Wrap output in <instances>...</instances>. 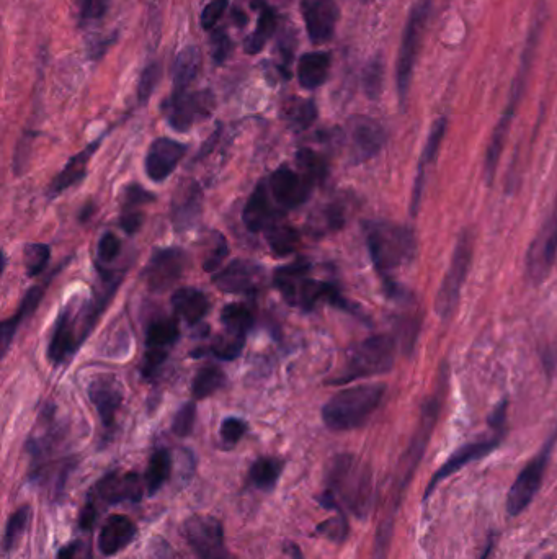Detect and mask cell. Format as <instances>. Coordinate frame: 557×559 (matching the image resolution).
Masks as SVG:
<instances>
[{"label": "cell", "mask_w": 557, "mask_h": 559, "mask_svg": "<svg viewBox=\"0 0 557 559\" xmlns=\"http://www.w3.org/2000/svg\"><path fill=\"white\" fill-rule=\"evenodd\" d=\"M317 501L326 509L348 510L358 519H365L373 506L370 468L353 455H339L327 473V491L317 497Z\"/></svg>", "instance_id": "1"}, {"label": "cell", "mask_w": 557, "mask_h": 559, "mask_svg": "<svg viewBox=\"0 0 557 559\" xmlns=\"http://www.w3.org/2000/svg\"><path fill=\"white\" fill-rule=\"evenodd\" d=\"M365 238L376 272L383 278L389 295H394L397 291L394 273L407 267L417 254L414 231L391 221H368Z\"/></svg>", "instance_id": "2"}, {"label": "cell", "mask_w": 557, "mask_h": 559, "mask_svg": "<svg viewBox=\"0 0 557 559\" xmlns=\"http://www.w3.org/2000/svg\"><path fill=\"white\" fill-rule=\"evenodd\" d=\"M386 386L361 385L340 391L322 407V421L334 432L358 429L383 403Z\"/></svg>", "instance_id": "3"}, {"label": "cell", "mask_w": 557, "mask_h": 559, "mask_svg": "<svg viewBox=\"0 0 557 559\" xmlns=\"http://www.w3.org/2000/svg\"><path fill=\"white\" fill-rule=\"evenodd\" d=\"M446 385H448V376L445 370L440 372V381H438L437 390L435 394L427 399L424 404L422 414H420L419 424L415 427L414 435L410 440L409 448H407L406 455L402 457L401 465L397 470L396 481H394L393 499L394 506L399 507L401 502L402 492L406 491L409 486L410 479L414 476L420 460L424 457L425 448H427L428 440L432 437L433 429L437 425L438 417L442 412L443 399H445Z\"/></svg>", "instance_id": "4"}, {"label": "cell", "mask_w": 557, "mask_h": 559, "mask_svg": "<svg viewBox=\"0 0 557 559\" xmlns=\"http://www.w3.org/2000/svg\"><path fill=\"white\" fill-rule=\"evenodd\" d=\"M543 23V15H538L535 23H533V27H531L530 35H528L526 48L523 51L522 64H520L518 74L515 76L512 95H510V100H508L507 108H505L504 115L500 118L499 125L495 126L494 133H492L491 144H489L486 154V177L489 184L494 179L495 170L499 166L500 154H502V149H504L508 130H510L515 113H517L518 103L522 100L523 92H525L526 81H528V76H530L531 64H533L536 48H538V43H540Z\"/></svg>", "instance_id": "5"}, {"label": "cell", "mask_w": 557, "mask_h": 559, "mask_svg": "<svg viewBox=\"0 0 557 559\" xmlns=\"http://www.w3.org/2000/svg\"><path fill=\"white\" fill-rule=\"evenodd\" d=\"M397 342L391 336H375L355 345L347 357L344 372L334 380L335 385H345L361 378L388 373L394 367Z\"/></svg>", "instance_id": "6"}, {"label": "cell", "mask_w": 557, "mask_h": 559, "mask_svg": "<svg viewBox=\"0 0 557 559\" xmlns=\"http://www.w3.org/2000/svg\"><path fill=\"white\" fill-rule=\"evenodd\" d=\"M432 12V4L428 0H422L410 10L407 18L404 35H402L401 48L397 56V94L402 105H406L409 95L410 82L414 76L415 64L419 58L422 41H424L425 30H427L428 17Z\"/></svg>", "instance_id": "7"}, {"label": "cell", "mask_w": 557, "mask_h": 559, "mask_svg": "<svg viewBox=\"0 0 557 559\" xmlns=\"http://www.w3.org/2000/svg\"><path fill=\"white\" fill-rule=\"evenodd\" d=\"M474 255V234L473 231H463L456 242L453 259H451L450 269L443 278L442 287L438 288L435 309L440 314V318L448 319L455 313L461 298L464 282L468 277Z\"/></svg>", "instance_id": "8"}, {"label": "cell", "mask_w": 557, "mask_h": 559, "mask_svg": "<svg viewBox=\"0 0 557 559\" xmlns=\"http://www.w3.org/2000/svg\"><path fill=\"white\" fill-rule=\"evenodd\" d=\"M183 538L197 559H232L223 524L213 515H193L183 524Z\"/></svg>", "instance_id": "9"}, {"label": "cell", "mask_w": 557, "mask_h": 559, "mask_svg": "<svg viewBox=\"0 0 557 559\" xmlns=\"http://www.w3.org/2000/svg\"><path fill=\"white\" fill-rule=\"evenodd\" d=\"M556 442L557 432L546 442L543 450L523 468L518 478L515 479V483L512 484V488L508 491L507 496L508 515L515 517V515L522 514L523 510L530 506L533 499H535L536 494L540 491L541 483H543L549 457L553 453Z\"/></svg>", "instance_id": "10"}, {"label": "cell", "mask_w": 557, "mask_h": 559, "mask_svg": "<svg viewBox=\"0 0 557 559\" xmlns=\"http://www.w3.org/2000/svg\"><path fill=\"white\" fill-rule=\"evenodd\" d=\"M213 108L214 95L210 90L172 92L164 103L165 117L169 125L179 133L190 130L197 121L210 117Z\"/></svg>", "instance_id": "11"}, {"label": "cell", "mask_w": 557, "mask_h": 559, "mask_svg": "<svg viewBox=\"0 0 557 559\" xmlns=\"http://www.w3.org/2000/svg\"><path fill=\"white\" fill-rule=\"evenodd\" d=\"M557 257V205L526 255V273L533 283L544 282Z\"/></svg>", "instance_id": "12"}, {"label": "cell", "mask_w": 557, "mask_h": 559, "mask_svg": "<svg viewBox=\"0 0 557 559\" xmlns=\"http://www.w3.org/2000/svg\"><path fill=\"white\" fill-rule=\"evenodd\" d=\"M268 190L275 205L285 210H295L308 202L314 185L303 174L288 166L278 167L267 180Z\"/></svg>", "instance_id": "13"}, {"label": "cell", "mask_w": 557, "mask_h": 559, "mask_svg": "<svg viewBox=\"0 0 557 559\" xmlns=\"http://www.w3.org/2000/svg\"><path fill=\"white\" fill-rule=\"evenodd\" d=\"M505 430H494V435L489 439L477 440V442L468 443L464 447L456 450L445 465L433 475L432 481L428 484L427 491H425V499L432 496L433 489L437 488L438 484L442 483L443 479L450 478L455 475L459 470H463L464 466L471 465L474 461L482 460L487 455H491L495 448L499 447L504 439Z\"/></svg>", "instance_id": "14"}, {"label": "cell", "mask_w": 557, "mask_h": 559, "mask_svg": "<svg viewBox=\"0 0 557 559\" xmlns=\"http://www.w3.org/2000/svg\"><path fill=\"white\" fill-rule=\"evenodd\" d=\"M180 331L174 319H159L151 322L146 331V355H144L143 375L152 378L162 363L167 360L169 349L179 340Z\"/></svg>", "instance_id": "15"}, {"label": "cell", "mask_w": 557, "mask_h": 559, "mask_svg": "<svg viewBox=\"0 0 557 559\" xmlns=\"http://www.w3.org/2000/svg\"><path fill=\"white\" fill-rule=\"evenodd\" d=\"M301 14L309 40L314 45L332 40L340 17L339 5L335 0H303Z\"/></svg>", "instance_id": "16"}, {"label": "cell", "mask_w": 557, "mask_h": 559, "mask_svg": "<svg viewBox=\"0 0 557 559\" xmlns=\"http://www.w3.org/2000/svg\"><path fill=\"white\" fill-rule=\"evenodd\" d=\"M348 149L353 162H365L383 149L386 131L371 118H353L348 125Z\"/></svg>", "instance_id": "17"}, {"label": "cell", "mask_w": 557, "mask_h": 559, "mask_svg": "<svg viewBox=\"0 0 557 559\" xmlns=\"http://www.w3.org/2000/svg\"><path fill=\"white\" fill-rule=\"evenodd\" d=\"M185 267V252L180 249H159L152 254L144 270V280L152 291L162 293L169 290L180 277Z\"/></svg>", "instance_id": "18"}, {"label": "cell", "mask_w": 557, "mask_h": 559, "mask_svg": "<svg viewBox=\"0 0 557 559\" xmlns=\"http://www.w3.org/2000/svg\"><path fill=\"white\" fill-rule=\"evenodd\" d=\"M89 399L99 412L105 429H112L123 403V386L115 375H97L89 383Z\"/></svg>", "instance_id": "19"}, {"label": "cell", "mask_w": 557, "mask_h": 559, "mask_svg": "<svg viewBox=\"0 0 557 559\" xmlns=\"http://www.w3.org/2000/svg\"><path fill=\"white\" fill-rule=\"evenodd\" d=\"M185 154H187L185 144L179 143L175 139L157 138L151 144L146 161H144L146 174L156 184L164 182L177 169Z\"/></svg>", "instance_id": "20"}, {"label": "cell", "mask_w": 557, "mask_h": 559, "mask_svg": "<svg viewBox=\"0 0 557 559\" xmlns=\"http://www.w3.org/2000/svg\"><path fill=\"white\" fill-rule=\"evenodd\" d=\"M260 277H262V267L259 264L239 259L224 267L218 275H214L213 283L221 291L242 295V293L255 291Z\"/></svg>", "instance_id": "21"}, {"label": "cell", "mask_w": 557, "mask_h": 559, "mask_svg": "<svg viewBox=\"0 0 557 559\" xmlns=\"http://www.w3.org/2000/svg\"><path fill=\"white\" fill-rule=\"evenodd\" d=\"M95 492L107 504L139 502L143 497V481L136 473L112 471L100 479Z\"/></svg>", "instance_id": "22"}, {"label": "cell", "mask_w": 557, "mask_h": 559, "mask_svg": "<svg viewBox=\"0 0 557 559\" xmlns=\"http://www.w3.org/2000/svg\"><path fill=\"white\" fill-rule=\"evenodd\" d=\"M77 319L79 316H72V306L69 305L54 324L48 349V357L54 365L66 362V358L76 354V350L81 347V336H77Z\"/></svg>", "instance_id": "23"}, {"label": "cell", "mask_w": 557, "mask_h": 559, "mask_svg": "<svg viewBox=\"0 0 557 559\" xmlns=\"http://www.w3.org/2000/svg\"><path fill=\"white\" fill-rule=\"evenodd\" d=\"M278 211L273 208L272 195L268 190L267 180H263L257 185L249 202L244 208L242 220L246 223L247 229L252 233H260L277 221Z\"/></svg>", "instance_id": "24"}, {"label": "cell", "mask_w": 557, "mask_h": 559, "mask_svg": "<svg viewBox=\"0 0 557 559\" xmlns=\"http://www.w3.org/2000/svg\"><path fill=\"white\" fill-rule=\"evenodd\" d=\"M138 535V527L126 515H112L105 520L99 537V548L105 556H113L125 550Z\"/></svg>", "instance_id": "25"}, {"label": "cell", "mask_w": 557, "mask_h": 559, "mask_svg": "<svg viewBox=\"0 0 557 559\" xmlns=\"http://www.w3.org/2000/svg\"><path fill=\"white\" fill-rule=\"evenodd\" d=\"M446 133V118H440L435 121L430 135H428L427 143H425L424 153L420 157L419 169H417V179H415L414 193H412V213H417L420 205V198L425 187V174L428 167L432 166L433 161L437 159L438 151L442 148L443 138Z\"/></svg>", "instance_id": "26"}, {"label": "cell", "mask_w": 557, "mask_h": 559, "mask_svg": "<svg viewBox=\"0 0 557 559\" xmlns=\"http://www.w3.org/2000/svg\"><path fill=\"white\" fill-rule=\"evenodd\" d=\"M172 306H174L177 316L190 326L198 324L211 308L208 296L203 291L192 287L180 288L175 291L172 296Z\"/></svg>", "instance_id": "27"}, {"label": "cell", "mask_w": 557, "mask_h": 559, "mask_svg": "<svg viewBox=\"0 0 557 559\" xmlns=\"http://www.w3.org/2000/svg\"><path fill=\"white\" fill-rule=\"evenodd\" d=\"M309 272H311V262L304 257H299L291 264L283 265L275 272V287L283 295L286 303L295 306L299 287L309 277Z\"/></svg>", "instance_id": "28"}, {"label": "cell", "mask_w": 557, "mask_h": 559, "mask_svg": "<svg viewBox=\"0 0 557 559\" xmlns=\"http://www.w3.org/2000/svg\"><path fill=\"white\" fill-rule=\"evenodd\" d=\"M100 141L102 139H97L94 144H90L82 153L77 154V156L72 157L71 161L67 162L66 167L59 172L58 177L51 184V197H58L59 193H63L64 190L84 179L87 164H89L90 157L94 156L95 151L99 149Z\"/></svg>", "instance_id": "29"}, {"label": "cell", "mask_w": 557, "mask_h": 559, "mask_svg": "<svg viewBox=\"0 0 557 559\" xmlns=\"http://www.w3.org/2000/svg\"><path fill=\"white\" fill-rule=\"evenodd\" d=\"M330 58L329 53H308L303 54L298 63L299 85L303 89L314 90L326 84L329 77Z\"/></svg>", "instance_id": "30"}, {"label": "cell", "mask_w": 557, "mask_h": 559, "mask_svg": "<svg viewBox=\"0 0 557 559\" xmlns=\"http://www.w3.org/2000/svg\"><path fill=\"white\" fill-rule=\"evenodd\" d=\"M252 7L260 10L259 22H257V28H255L252 35L244 43V50L249 54H259L267 46L268 41H270L273 33L277 30V14L263 0H255Z\"/></svg>", "instance_id": "31"}, {"label": "cell", "mask_w": 557, "mask_h": 559, "mask_svg": "<svg viewBox=\"0 0 557 559\" xmlns=\"http://www.w3.org/2000/svg\"><path fill=\"white\" fill-rule=\"evenodd\" d=\"M201 63H203V59H201V51L197 46H187L185 50L180 51L179 56L175 59L174 92L188 90V87L198 77Z\"/></svg>", "instance_id": "32"}, {"label": "cell", "mask_w": 557, "mask_h": 559, "mask_svg": "<svg viewBox=\"0 0 557 559\" xmlns=\"http://www.w3.org/2000/svg\"><path fill=\"white\" fill-rule=\"evenodd\" d=\"M45 295V285H36L32 290H28L27 296L23 298L22 305L18 308L17 314L2 324V349L4 354L10 347V342L14 339L18 326L23 319H27L35 311L36 306L40 305L41 298Z\"/></svg>", "instance_id": "33"}, {"label": "cell", "mask_w": 557, "mask_h": 559, "mask_svg": "<svg viewBox=\"0 0 557 559\" xmlns=\"http://www.w3.org/2000/svg\"><path fill=\"white\" fill-rule=\"evenodd\" d=\"M265 239L270 251L277 257L293 254L299 246L298 231L290 224L280 223L278 220L265 229Z\"/></svg>", "instance_id": "34"}, {"label": "cell", "mask_w": 557, "mask_h": 559, "mask_svg": "<svg viewBox=\"0 0 557 559\" xmlns=\"http://www.w3.org/2000/svg\"><path fill=\"white\" fill-rule=\"evenodd\" d=\"M281 115H283L286 123H288L293 130H308L309 126H311L317 118L316 103H314V100L291 97V99L283 103Z\"/></svg>", "instance_id": "35"}, {"label": "cell", "mask_w": 557, "mask_h": 559, "mask_svg": "<svg viewBox=\"0 0 557 559\" xmlns=\"http://www.w3.org/2000/svg\"><path fill=\"white\" fill-rule=\"evenodd\" d=\"M285 463L273 457H262L250 468L249 481L260 491H273L280 479Z\"/></svg>", "instance_id": "36"}, {"label": "cell", "mask_w": 557, "mask_h": 559, "mask_svg": "<svg viewBox=\"0 0 557 559\" xmlns=\"http://www.w3.org/2000/svg\"><path fill=\"white\" fill-rule=\"evenodd\" d=\"M170 473H172V457L169 450L161 448L152 455L144 476L149 496H154L157 491H161L162 486L169 481Z\"/></svg>", "instance_id": "37"}, {"label": "cell", "mask_w": 557, "mask_h": 559, "mask_svg": "<svg viewBox=\"0 0 557 559\" xmlns=\"http://www.w3.org/2000/svg\"><path fill=\"white\" fill-rule=\"evenodd\" d=\"M221 322H223L224 331L231 336L246 337L250 327H252V313L246 305L241 303H232L226 306L221 313Z\"/></svg>", "instance_id": "38"}, {"label": "cell", "mask_w": 557, "mask_h": 559, "mask_svg": "<svg viewBox=\"0 0 557 559\" xmlns=\"http://www.w3.org/2000/svg\"><path fill=\"white\" fill-rule=\"evenodd\" d=\"M226 383V375L218 367H203L197 376L193 378L192 393L193 398L205 399L211 394L223 388Z\"/></svg>", "instance_id": "39"}, {"label": "cell", "mask_w": 557, "mask_h": 559, "mask_svg": "<svg viewBox=\"0 0 557 559\" xmlns=\"http://www.w3.org/2000/svg\"><path fill=\"white\" fill-rule=\"evenodd\" d=\"M299 170L312 185L321 184L327 177V162L321 154L311 149H299L296 154Z\"/></svg>", "instance_id": "40"}, {"label": "cell", "mask_w": 557, "mask_h": 559, "mask_svg": "<svg viewBox=\"0 0 557 559\" xmlns=\"http://www.w3.org/2000/svg\"><path fill=\"white\" fill-rule=\"evenodd\" d=\"M200 211V193L197 187H192L183 193L182 200H177L174 206V221L177 226H188L197 220Z\"/></svg>", "instance_id": "41"}, {"label": "cell", "mask_w": 557, "mask_h": 559, "mask_svg": "<svg viewBox=\"0 0 557 559\" xmlns=\"http://www.w3.org/2000/svg\"><path fill=\"white\" fill-rule=\"evenodd\" d=\"M30 515H32V510L30 507L23 506L15 512L9 519V524L5 527L4 535V553H10L14 550L17 543L20 542V538L23 537V533L27 530L28 522H30Z\"/></svg>", "instance_id": "42"}, {"label": "cell", "mask_w": 557, "mask_h": 559, "mask_svg": "<svg viewBox=\"0 0 557 559\" xmlns=\"http://www.w3.org/2000/svg\"><path fill=\"white\" fill-rule=\"evenodd\" d=\"M51 259L50 246L46 244H28L25 247V267L28 277H36L46 269Z\"/></svg>", "instance_id": "43"}, {"label": "cell", "mask_w": 557, "mask_h": 559, "mask_svg": "<svg viewBox=\"0 0 557 559\" xmlns=\"http://www.w3.org/2000/svg\"><path fill=\"white\" fill-rule=\"evenodd\" d=\"M244 344H246V337L231 336L226 332L224 336L214 340V344L211 345V354L221 360H234L241 355Z\"/></svg>", "instance_id": "44"}, {"label": "cell", "mask_w": 557, "mask_h": 559, "mask_svg": "<svg viewBox=\"0 0 557 559\" xmlns=\"http://www.w3.org/2000/svg\"><path fill=\"white\" fill-rule=\"evenodd\" d=\"M319 537H326L334 543H344L348 537V520L345 512H337L335 517L326 520L324 524L316 528Z\"/></svg>", "instance_id": "45"}, {"label": "cell", "mask_w": 557, "mask_h": 559, "mask_svg": "<svg viewBox=\"0 0 557 559\" xmlns=\"http://www.w3.org/2000/svg\"><path fill=\"white\" fill-rule=\"evenodd\" d=\"M112 0H76L77 15L82 25L99 22L107 15Z\"/></svg>", "instance_id": "46"}, {"label": "cell", "mask_w": 557, "mask_h": 559, "mask_svg": "<svg viewBox=\"0 0 557 559\" xmlns=\"http://www.w3.org/2000/svg\"><path fill=\"white\" fill-rule=\"evenodd\" d=\"M195 419H197V406L193 403L183 404L174 417V424H172L174 434L182 439L188 437L195 427Z\"/></svg>", "instance_id": "47"}, {"label": "cell", "mask_w": 557, "mask_h": 559, "mask_svg": "<svg viewBox=\"0 0 557 559\" xmlns=\"http://www.w3.org/2000/svg\"><path fill=\"white\" fill-rule=\"evenodd\" d=\"M161 81V64L152 63L148 68L144 69L139 79L138 97L139 102L146 103L151 97L152 92L156 89V85Z\"/></svg>", "instance_id": "48"}, {"label": "cell", "mask_w": 557, "mask_h": 559, "mask_svg": "<svg viewBox=\"0 0 557 559\" xmlns=\"http://www.w3.org/2000/svg\"><path fill=\"white\" fill-rule=\"evenodd\" d=\"M247 422L237 417H228L221 424V439H223L224 447L231 448L241 442L242 437L246 435Z\"/></svg>", "instance_id": "49"}, {"label": "cell", "mask_w": 557, "mask_h": 559, "mask_svg": "<svg viewBox=\"0 0 557 559\" xmlns=\"http://www.w3.org/2000/svg\"><path fill=\"white\" fill-rule=\"evenodd\" d=\"M211 56H213L214 63L224 64L226 59L231 56L232 51V41L229 38L228 32L226 30H216L211 35L210 40Z\"/></svg>", "instance_id": "50"}, {"label": "cell", "mask_w": 557, "mask_h": 559, "mask_svg": "<svg viewBox=\"0 0 557 559\" xmlns=\"http://www.w3.org/2000/svg\"><path fill=\"white\" fill-rule=\"evenodd\" d=\"M363 85H365V92L370 99L378 97L381 85H383V64L379 61L368 64V68L363 74Z\"/></svg>", "instance_id": "51"}, {"label": "cell", "mask_w": 557, "mask_h": 559, "mask_svg": "<svg viewBox=\"0 0 557 559\" xmlns=\"http://www.w3.org/2000/svg\"><path fill=\"white\" fill-rule=\"evenodd\" d=\"M228 5V0H213V2L206 5L203 14H201V25H203V28L205 30H213L218 25L219 20L223 18Z\"/></svg>", "instance_id": "52"}, {"label": "cell", "mask_w": 557, "mask_h": 559, "mask_svg": "<svg viewBox=\"0 0 557 559\" xmlns=\"http://www.w3.org/2000/svg\"><path fill=\"white\" fill-rule=\"evenodd\" d=\"M120 247V241H118L115 234H103L102 239H100L99 242V249H97V252H99V259L102 260V262H105V264L113 262V260L118 257V254H120Z\"/></svg>", "instance_id": "53"}, {"label": "cell", "mask_w": 557, "mask_h": 559, "mask_svg": "<svg viewBox=\"0 0 557 559\" xmlns=\"http://www.w3.org/2000/svg\"><path fill=\"white\" fill-rule=\"evenodd\" d=\"M226 255H228V244H226V239L223 236H219L218 244H216L211 254L208 255V259L205 260V264H203L205 272H213V270L218 269L219 265L223 264Z\"/></svg>", "instance_id": "54"}, {"label": "cell", "mask_w": 557, "mask_h": 559, "mask_svg": "<svg viewBox=\"0 0 557 559\" xmlns=\"http://www.w3.org/2000/svg\"><path fill=\"white\" fill-rule=\"evenodd\" d=\"M154 200L152 193L146 192L139 185H131L125 190V208H131L134 205H143Z\"/></svg>", "instance_id": "55"}, {"label": "cell", "mask_w": 557, "mask_h": 559, "mask_svg": "<svg viewBox=\"0 0 557 559\" xmlns=\"http://www.w3.org/2000/svg\"><path fill=\"white\" fill-rule=\"evenodd\" d=\"M120 224L126 233L134 234L139 231L141 224H143V215L138 211H125V215L121 216Z\"/></svg>", "instance_id": "56"}, {"label": "cell", "mask_w": 557, "mask_h": 559, "mask_svg": "<svg viewBox=\"0 0 557 559\" xmlns=\"http://www.w3.org/2000/svg\"><path fill=\"white\" fill-rule=\"evenodd\" d=\"M95 520H97V509H95L94 501L87 502V506L82 510L81 519H79V525H81L84 532H89L95 525Z\"/></svg>", "instance_id": "57"}, {"label": "cell", "mask_w": 557, "mask_h": 559, "mask_svg": "<svg viewBox=\"0 0 557 559\" xmlns=\"http://www.w3.org/2000/svg\"><path fill=\"white\" fill-rule=\"evenodd\" d=\"M285 551L290 559H304L303 551L296 543H286Z\"/></svg>", "instance_id": "58"}, {"label": "cell", "mask_w": 557, "mask_h": 559, "mask_svg": "<svg viewBox=\"0 0 557 559\" xmlns=\"http://www.w3.org/2000/svg\"><path fill=\"white\" fill-rule=\"evenodd\" d=\"M77 556V545H69L61 548L58 553V558L56 559H76Z\"/></svg>", "instance_id": "59"}, {"label": "cell", "mask_w": 557, "mask_h": 559, "mask_svg": "<svg viewBox=\"0 0 557 559\" xmlns=\"http://www.w3.org/2000/svg\"><path fill=\"white\" fill-rule=\"evenodd\" d=\"M92 211H94V206H92V203H89V205L85 206L84 210L81 211V216H79L81 221H85L87 218H90Z\"/></svg>", "instance_id": "60"}, {"label": "cell", "mask_w": 557, "mask_h": 559, "mask_svg": "<svg viewBox=\"0 0 557 559\" xmlns=\"http://www.w3.org/2000/svg\"><path fill=\"white\" fill-rule=\"evenodd\" d=\"M492 548H494V540H489V543H487L486 546V550H484V553H482L481 558L479 559H489V556H491L492 553Z\"/></svg>", "instance_id": "61"}]
</instances>
